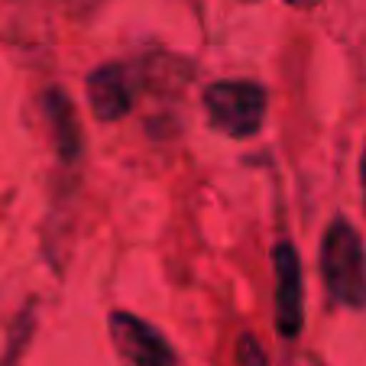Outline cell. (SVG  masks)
I'll return each mask as SVG.
<instances>
[{"mask_svg":"<svg viewBox=\"0 0 366 366\" xmlns=\"http://www.w3.org/2000/svg\"><path fill=\"white\" fill-rule=\"evenodd\" d=\"M111 337L124 366H175V353L166 337L127 311L111 315Z\"/></svg>","mask_w":366,"mask_h":366,"instance_id":"obj_3","label":"cell"},{"mask_svg":"<svg viewBox=\"0 0 366 366\" xmlns=\"http://www.w3.org/2000/svg\"><path fill=\"white\" fill-rule=\"evenodd\" d=\"M292 7H315V4H318V0H289Z\"/></svg>","mask_w":366,"mask_h":366,"instance_id":"obj_8","label":"cell"},{"mask_svg":"<svg viewBox=\"0 0 366 366\" xmlns=\"http://www.w3.org/2000/svg\"><path fill=\"white\" fill-rule=\"evenodd\" d=\"M46 111L52 117V127H56L59 152H62L65 162H71L81 149V133H78L75 111H71V101L65 97V91H46Z\"/></svg>","mask_w":366,"mask_h":366,"instance_id":"obj_6","label":"cell"},{"mask_svg":"<svg viewBox=\"0 0 366 366\" xmlns=\"http://www.w3.org/2000/svg\"><path fill=\"white\" fill-rule=\"evenodd\" d=\"M363 188H366V149H363Z\"/></svg>","mask_w":366,"mask_h":366,"instance_id":"obj_9","label":"cell"},{"mask_svg":"<svg viewBox=\"0 0 366 366\" xmlns=\"http://www.w3.org/2000/svg\"><path fill=\"white\" fill-rule=\"evenodd\" d=\"M234 357H237V366H269L263 347H259V340H256L253 334H240V337H237Z\"/></svg>","mask_w":366,"mask_h":366,"instance_id":"obj_7","label":"cell"},{"mask_svg":"<svg viewBox=\"0 0 366 366\" xmlns=\"http://www.w3.org/2000/svg\"><path fill=\"white\" fill-rule=\"evenodd\" d=\"M276 266V331L282 337H298L302 331V263L292 243L272 249Z\"/></svg>","mask_w":366,"mask_h":366,"instance_id":"obj_4","label":"cell"},{"mask_svg":"<svg viewBox=\"0 0 366 366\" xmlns=\"http://www.w3.org/2000/svg\"><path fill=\"white\" fill-rule=\"evenodd\" d=\"M204 111L227 137H253L266 117V91L253 81H217L204 91Z\"/></svg>","mask_w":366,"mask_h":366,"instance_id":"obj_2","label":"cell"},{"mask_svg":"<svg viewBox=\"0 0 366 366\" xmlns=\"http://www.w3.org/2000/svg\"><path fill=\"white\" fill-rule=\"evenodd\" d=\"M321 276L340 305L363 308L366 305V253L353 224L334 221L321 240Z\"/></svg>","mask_w":366,"mask_h":366,"instance_id":"obj_1","label":"cell"},{"mask_svg":"<svg viewBox=\"0 0 366 366\" xmlns=\"http://www.w3.org/2000/svg\"><path fill=\"white\" fill-rule=\"evenodd\" d=\"M133 97H137V84L127 65H101L91 71L88 78V101L97 120H120L130 114Z\"/></svg>","mask_w":366,"mask_h":366,"instance_id":"obj_5","label":"cell"}]
</instances>
